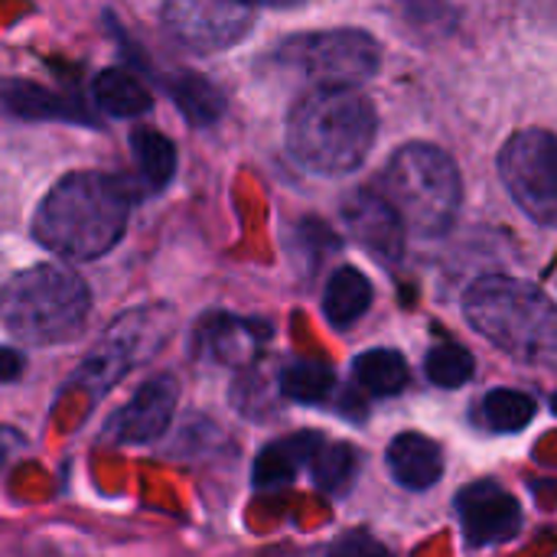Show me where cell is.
Instances as JSON below:
<instances>
[{
  "label": "cell",
  "instance_id": "3957f363",
  "mask_svg": "<svg viewBox=\"0 0 557 557\" xmlns=\"http://www.w3.org/2000/svg\"><path fill=\"white\" fill-rule=\"evenodd\" d=\"M470 326L519 362H552L557 349V313L552 300L529 281L486 274L463 297Z\"/></svg>",
  "mask_w": 557,
  "mask_h": 557
},
{
  "label": "cell",
  "instance_id": "e0dca14e",
  "mask_svg": "<svg viewBox=\"0 0 557 557\" xmlns=\"http://www.w3.org/2000/svg\"><path fill=\"white\" fill-rule=\"evenodd\" d=\"M372 307V281L359 268H336L326 281L323 313L336 330L352 326Z\"/></svg>",
  "mask_w": 557,
  "mask_h": 557
},
{
  "label": "cell",
  "instance_id": "6da1fadb",
  "mask_svg": "<svg viewBox=\"0 0 557 557\" xmlns=\"http://www.w3.org/2000/svg\"><path fill=\"white\" fill-rule=\"evenodd\" d=\"M131 196L117 176L78 170L62 176L33 215L36 242L69 261L108 255L127 228Z\"/></svg>",
  "mask_w": 557,
  "mask_h": 557
},
{
  "label": "cell",
  "instance_id": "cb8c5ba5",
  "mask_svg": "<svg viewBox=\"0 0 557 557\" xmlns=\"http://www.w3.org/2000/svg\"><path fill=\"white\" fill-rule=\"evenodd\" d=\"M336 388V375L323 362H297L281 372V395L297 405H323Z\"/></svg>",
  "mask_w": 557,
  "mask_h": 557
},
{
  "label": "cell",
  "instance_id": "8fae6325",
  "mask_svg": "<svg viewBox=\"0 0 557 557\" xmlns=\"http://www.w3.org/2000/svg\"><path fill=\"white\" fill-rule=\"evenodd\" d=\"M176 401H180V382L173 375H153L108 421L104 437L114 444H150V441H157L170 428Z\"/></svg>",
  "mask_w": 557,
  "mask_h": 557
},
{
  "label": "cell",
  "instance_id": "484cf974",
  "mask_svg": "<svg viewBox=\"0 0 557 557\" xmlns=\"http://www.w3.org/2000/svg\"><path fill=\"white\" fill-rule=\"evenodd\" d=\"M23 366H26L23 352H16V349H0V382H16V379L23 375Z\"/></svg>",
  "mask_w": 557,
  "mask_h": 557
},
{
  "label": "cell",
  "instance_id": "9a60e30c",
  "mask_svg": "<svg viewBox=\"0 0 557 557\" xmlns=\"http://www.w3.org/2000/svg\"><path fill=\"white\" fill-rule=\"evenodd\" d=\"M320 441H323V434L300 431V434H287V437L268 444L255 460V486L277 490V486L294 483L297 473L310 463V454L317 450Z\"/></svg>",
  "mask_w": 557,
  "mask_h": 557
},
{
  "label": "cell",
  "instance_id": "ffe728a7",
  "mask_svg": "<svg viewBox=\"0 0 557 557\" xmlns=\"http://www.w3.org/2000/svg\"><path fill=\"white\" fill-rule=\"evenodd\" d=\"M134 163L150 189H163L176 173V144L157 127H134L131 134Z\"/></svg>",
  "mask_w": 557,
  "mask_h": 557
},
{
  "label": "cell",
  "instance_id": "7c38bea8",
  "mask_svg": "<svg viewBox=\"0 0 557 557\" xmlns=\"http://www.w3.org/2000/svg\"><path fill=\"white\" fill-rule=\"evenodd\" d=\"M343 219L356 245L375 255L385 264L401 261L405 255V222L395 206L375 189H356L343 202Z\"/></svg>",
  "mask_w": 557,
  "mask_h": 557
},
{
  "label": "cell",
  "instance_id": "4316f807",
  "mask_svg": "<svg viewBox=\"0 0 557 557\" xmlns=\"http://www.w3.org/2000/svg\"><path fill=\"white\" fill-rule=\"evenodd\" d=\"M20 444H23V437H20V434H13V431L0 428V467L13 457V447H20Z\"/></svg>",
  "mask_w": 557,
  "mask_h": 557
},
{
  "label": "cell",
  "instance_id": "9c48e42d",
  "mask_svg": "<svg viewBox=\"0 0 557 557\" xmlns=\"http://www.w3.org/2000/svg\"><path fill=\"white\" fill-rule=\"evenodd\" d=\"M166 33L189 52L212 55L242 42L255 26L251 0H163Z\"/></svg>",
  "mask_w": 557,
  "mask_h": 557
},
{
  "label": "cell",
  "instance_id": "5bb4252c",
  "mask_svg": "<svg viewBox=\"0 0 557 557\" xmlns=\"http://www.w3.org/2000/svg\"><path fill=\"white\" fill-rule=\"evenodd\" d=\"M385 463H388V473L398 486L411 490V493H424L431 486H437V480L444 476V454L441 447L424 437V434H398L392 444H388V454H385Z\"/></svg>",
  "mask_w": 557,
  "mask_h": 557
},
{
  "label": "cell",
  "instance_id": "ba28073f",
  "mask_svg": "<svg viewBox=\"0 0 557 557\" xmlns=\"http://www.w3.org/2000/svg\"><path fill=\"white\" fill-rule=\"evenodd\" d=\"M499 173L516 206L539 225L557 219V144L542 127L519 131L499 153Z\"/></svg>",
  "mask_w": 557,
  "mask_h": 557
},
{
  "label": "cell",
  "instance_id": "7402d4cb",
  "mask_svg": "<svg viewBox=\"0 0 557 557\" xmlns=\"http://www.w3.org/2000/svg\"><path fill=\"white\" fill-rule=\"evenodd\" d=\"M352 372H356V382L375 398H392L408 385V362L395 349H369L356 356Z\"/></svg>",
  "mask_w": 557,
  "mask_h": 557
},
{
  "label": "cell",
  "instance_id": "2e32d148",
  "mask_svg": "<svg viewBox=\"0 0 557 557\" xmlns=\"http://www.w3.org/2000/svg\"><path fill=\"white\" fill-rule=\"evenodd\" d=\"M0 108L23 121H62L78 117L82 108L52 88H42L29 78H0ZM82 121V117H78Z\"/></svg>",
  "mask_w": 557,
  "mask_h": 557
},
{
  "label": "cell",
  "instance_id": "52a82bcc",
  "mask_svg": "<svg viewBox=\"0 0 557 557\" xmlns=\"http://www.w3.org/2000/svg\"><path fill=\"white\" fill-rule=\"evenodd\" d=\"M170 330H173V313L166 307H144L124 313L95 346L88 362L75 372L72 385L95 388V392L111 388L124 372L150 359L157 346L170 336Z\"/></svg>",
  "mask_w": 557,
  "mask_h": 557
},
{
  "label": "cell",
  "instance_id": "30bf717a",
  "mask_svg": "<svg viewBox=\"0 0 557 557\" xmlns=\"http://www.w3.org/2000/svg\"><path fill=\"white\" fill-rule=\"evenodd\" d=\"M457 516L473 548H493L512 542L522 532V506L493 480L470 483L457 496Z\"/></svg>",
  "mask_w": 557,
  "mask_h": 557
},
{
  "label": "cell",
  "instance_id": "44dd1931",
  "mask_svg": "<svg viewBox=\"0 0 557 557\" xmlns=\"http://www.w3.org/2000/svg\"><path fill=\"white\" fill-rule=\"evenodd\" d=\"M539 405L529 392H519V388H493L480 408H476V418L483 421L486 431H496V434H519L522 428L532 424Z\"/></svg>",
  "mask_w": 557,
  "mask_h": 557
},
{
  "label": "cell",
  "instance_id": "7a4b0ae2",
  "mask_svg": "<svg viewBox=\"0 0 557 557\" xmlns=\"http://www.w3.org/2000/svg\"><path fill=\"white\" fill-rule=\"evenodd\" d=\"M379 117L356 85H313L287 117L290 157L320 176L359 170L375 144Z\"/></svg>",
  "mask_w": 557,
  "mask_h": 557
},
{
  "label": "cell",
  "instance_id": "d4e9b609",
  "mask_svg": "<svg viewBox=\"0 0 557 557\" xmlns=\"http://www.w3.org/2000/svg\"><path fill=\"white\" fill-rule=\"evenodd\" d=\"M473 369H476L473 356L463 346H454V343L431 349L428 359H424L428 382L437 385V388H460V385H467L473 379Z\"/></svg>",
  "mask_w": 557,
  "mask_h": 557
},
{
  "label": "cell",
  "instance_id": "8992f818",
  "mask_svg": "<svg viewBox=\"0 0 557 557\" xmlns=\"http://www.w3.org/2000/svg\"><path fill=\"white\" fill-rule=\"evenodd\" d=\"M271 59L310 85H362L379 72L382 46L366 29H323L284 39Z\"/></svg>",
  "mask_w": 557,
  "mask_h": 557
},
{
  "label": "cell",
  "instance_id": "ac0fdd59",
  "mask_svg": "<svg viewBox=\"0 0 557 557\" xmlns=\"http://www.w3.org/2000/svg\"><path fill=\"white\" fill-rule=\"evenodd\" d=\"M91 98H95L98 111H104L111 117H137L153 108L150 88L134 72L117 69V65L98 72V78L91 85Z\"/></svg>",
  "mask_w": 557,
  "mask_h": 557
},
{
  "label": "cell",
  "instance_id": "5b68a950",
  "mask_svg": "<svg viewBox=\"0 0 557 557\" xmlns=\"http://www.w3.org/2000/svg\"><path fill=\"white\" fill-rule=\"evenodd\" d=\"M382 196L395 206L405 228L441 238L454 228L463 202V180L450 153L431 144H405L382 173Z\"/></svg>",
  "mask_w": 557,
  "mask_h": 557
},
{
  "label": "cell",
  "instance_id": "603a6c76",
  "mask_svg": "<svg viewBox=\"0 0 557 557\" xmlns=\"http://www.w3.org/2000/svg\"><path fill=\"white\" fill-rule=\"evenodd\" d=\"M359 463H362V457H359L356 447L320 441L317 450L310 454V463L307 467H310V476H313L317 490L339 496V493H346L352 486V480L359 473Z\"/></svg>",
  "mask_w": 557,
  "mask_h": 557
},
{
  "label": "cell",
  "instance_id": "d6986e66",
  "mask_svg": "<svg viewBox=\"0 0 557 557\" xmlns=\"http://www.w3.org/2000/svg\"><path fill=\"white\" fill-rule=\"evenodd\" d=\"M170 98L186 114V121L196 127H209V124L222 121V114H225L222 88L196 72H183V75L170 78Z\"/></svg>",
  "mask_w": 557,
  "mask_h": 557
},
{
  "label": "cell",
  "instance_id": "83f0119b",
  "mask_svg": "<svg viewBox=\"0 0 557 557\" xmlns=\"http://www.w3.org/2000/svg\"><path fill=\"white\" fill-rule=\"evenodd\" d=\"M255 7L264 3V7H294V3H304V0H251Z\"/></svg>",
  "mask_w": 557,
  "mask_h": 557
},
{
  "label": "cell",
  "instance_id": "4fadbf2b",
  "mask_svg": "<svg viewBox=\"0 0 557 557\" xmlns=\"http://www.w3.org/2000/svg\"><path fill=\"white\" fill-rule=\"evenodd\" d=\"M274 326L264 320H242L232 313H212L196 330V352L209 356L212 362L238 366L245 362L248 349H258L264 339H271Z\"/></svg>",
  "mask_w": 557,
  "mask_h": 557
},
{
  "label": "cell",
  "instance_id": "277c9868",
  "mask_svg": "<svg viewBox=\"0 0 557 557\" xmlns=\"http://www.w3.org/2000/svg\"><path fill=\"white\" fill-rule=\"evenodd\" d=\"M91 310L85 281L65 264H36L0 287V326L26 346H62L82 336Z\"/></svg>",
  "mask_w": 557,
  "mask_h": 557
}]
</instances>
